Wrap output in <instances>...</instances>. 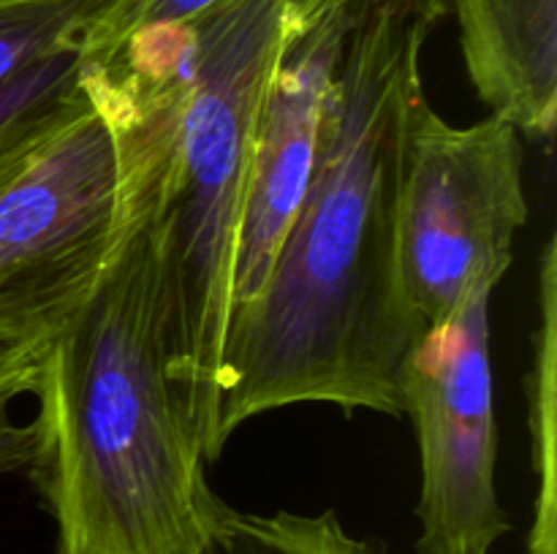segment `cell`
<instances>
[{
  "label": "cell",
  "mask_w": 557,
  "mask_h": 554,
  "mask_svg": "<svg viewBox=\"0 0 557 554\" xmlns=\"http://www.w3.org/2000/svg\"><path fill=\"white\" fill-rule=\"evenodd\" d=\"M446 0H359L313 172L259 297L232 310L218 443L292 405L403 416L397 373L428 326L400 272V182L422 54Z\"/></svg>",
  "instance_id": "6da1fadb"
},
{
  "label": "cell",
  "mask_w": 557,
  "mask_h": 554,
  "mask_svg": "<svg viewBox=\"0 0 557 554\" xmlns=\"http://www.w3.org/2000/svg\"><path fill=\"white\" fill-rule=\"evenodd\" d=\"M128 231L90 297L44 340L30 476L54 554H212L228 503L172 378L169 302L150 217L125 188Z\"/></svg>",
  "instance_id": "7a4b0ae2"
},
{
  "label": "cell",
  "mask_w": 557,
  "mask_h": 554,
  "mask_svg": "<svg viewBox=\"0 0 557 554\" xmlns=\"http://www.w3.org/2000/svg\"><path fill=\"white\" fill-rule=\"evenodd\" d=\"M283 16L286 0H218L101 54L125 90V188L145 204L163 266L169 369L210 462L223 451L218 416L234 253Z\"/></svg>",
  "instance_id": "3957f363"
},
{
  "label": "cell",
  "mask_w": 557,
  "mask_h": 554,
  "mask_svg": "<svg viewBox=\"0 0 557 554\" xmlns=\"http://www.w3.org/2000/svg\"><path fill=\"white\" fill-rule=\"evenodd\" d=\"M85 98L0 168V335L47 340L90 297L128 231L125 92L87 54Z\"/></svg>",
  "instance_id": "277c9868"
},
{
  "label": "cell",
  "mask_w": 557,
  "mask_h": 554,
  "mask_svg": "<svg viewBox=\"0 0 557 554\" xmlns=\"http://www.w3.org/2000/svg\"><path fill=\"white\" fill-rule=\"evenodd\" d=\"M528 223L522 134L504 117L449 125L428 98L411 114L400 182L408 304L438 326L479 288H498Z\"/></svg>",
  "instance_id": "5b68a950"
},
{
  "label": "cell",
  "mask_w": 557,
  "mask_h": 554,
  "mask_svg": "<svg viewBox=\"0 0 557 554\" xmlns=\"http://www.w3.org/2000/svg\"><path fill=\"white\" fill-rule=\"evenodd\" d=\"M493 293L479 288L430 326L397 373L419 445V554H493L511 530L498 498Z\"/></svg>",
  "instance_id": "8992f818"
},
{
  "label": "cell",
  "mask_w": 557,
  "mask_h": 554,
  "mask_svg": "<svg viewBox=\"0 0 557 554\" xmlns=\"http://www.w3.org/2000/svg\"><path fill=\"white\" fill-rule=\"evenodd\" d=\"M468 76L490 114L522 139L549 141L557 119V0H446Z\"/></svg>",
  "instance_id": "52a82bcc"
},
{
  "label": "cell",
  "mask_w": 557,
  "mask_h": 554,
  "mask_svg": "<svg viewBox=\"0 0 557 554\" xmlns=\"http://www.w3.org/2000/svg\"><path fill=\"white\" fill-rule=\"evenodd\" d=\"M531 456L536 476L528 554H557V239L549 237L539 264V320L528 373Z\"/></svg>",
  "instance_id": "ba28073f"
},
{
  "label": "cell",
  "mask_w": 557,
  "mask_h": 554,
  "mask_svg": "<svg viewBox=\"0 0 557 554\" xmlns=\"http://www.w3.org/2000/svg\"><path fill=\"white\" fill-rule=\"evenodd\" d=\"M85 49L52 54L0 81V168L41 141L85 98Z\"/></svg>",
  "instance_id": "9c48e42d"
},
{
  "label": "cell",
  "mask_w": 557,
  "mask_h": 554,
  "mask_svg": "<svg viewBox=\"0 0 557 554\" xmlns=\"http://www.w3.org/2000/svg\"><path fill=\"white\" fill-rule=\"evenodd\" d=\"M120 0H27L0 5V81L69 49H85L90 33Z\"/></svg>",
  "instance_id": "30bf717a"
},
{
  "label": "cell",
  "mask_w": 557,
  "mask_h": 554,
  "mask_svg": "<svg viewBox=\"0 0 557 554\" xmlns=\"http://www.w3.org/2000/svg\"><path fill=\"white\" fill-rule=\"evenodd\" d=\"M212 554H384V549L354 536L335 511L248 514L228 505Z\"/></svg>",
  "instance_id": "8fae6325"
},
{
  "label": "cell",
  "mask_w": 557,
  "mask_h": 554,
  "mask_svg": "<svg viewBox=\"0 0 557 554\" xmlns=\"http://www.w3.org/2000/svg\"><path fill=\"white\" fill-rule=\"evenodd\" d=\"M212 3L218 0H120L117 9L90 33L85 52L101 58V54L114 52L125 38L145 27L185 22L199 11L210 9Z\"/></svg>",
  "instance_id": "7c38bea8"
},
{
  "label": "cell",
  "mask_w": 557,
  "mask_h": 554,
  "mask_svg": "<svg viewBox=\"0 0 557 554\" xmlns=\"http://www.w3.org/2000/svg\"><path fill=\"white\" fill-rule=\"evenodd\" d=\"M38 358V356H36ZM36 358L22 367L11 369L0 378V476L3 473H30L38 456V427L36 421H14V405L20 396L33 394L36 383Z\"/></svg>",
  "instance_id": "4fadbf2b"
},
{
  "label": "cell",
  "mask_w": 557,
  "mask_h": 554,
  "mask_svg": "<svg viewBox=\"0 0 557 554\" xmlns=\"http://www.w3.org/2000/svg\"><path fill=\"white\" fill-rule=\"evenodd\" d=\"M41 345H44V340L22 342V340H11V337L0 335V378H3V375H9L11 369L27 364L30 358H36L38 351H41Z\"/></svg>",
  "instance_id": "5bb4252c"
},
{
  "label": "cell",
  "mask_w": 557,
  "mask_h": 554,
  "mask_svg": "<svg viewBox=\"0 0 557 554\" xmlns=\"http://www.w3.org/2000/svg\"><path fill=\"white\" fill-rule=\"evenodd\" d=\"M9 3H27V0H0V5H9Z\"/></svg>",
  "instance_id": "9a60e30c"
}]
</instances>
